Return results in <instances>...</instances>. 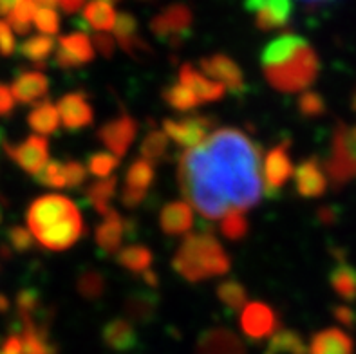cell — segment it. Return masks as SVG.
<instances>
[{"mask_svg":"<svg viewBox=\"0 0 356 354\" xmlns=\"http://www.w3.org/2000/svg\"><path fill=\"white\" fill-rule=\"evenodd\" d=\"M90 42H92V47H96L104 58H113L114 51H116V40L113 36L107 35V33H96Z\"/></svg>","mask_w":356,"mask_h":354,"instance_id":"obj_49","label":"cell"},{"mask_svg":"<svg viewBox=\"0 0 356 354\" xmlns=\"http://www.w3.org/2000/svg\"><path fill=\"white\" fill-rule=\"evenodd\" d=\"M76 289L87 300H98V298L104 296L105 289H107V282H105V277L99 271H96V269H86L78 277Z\"/></svg>","mask_w":356,"mask_h":354,"instance_id":"obj_36","label":"cell"},{"mask_svg":"<svg viewBox=\"0 0 356 354\" xmlns=\"http://www.w3.org/2000/svg\"><path fill=\"white\" fill-rule=\"evenodd\" d=\"M331 284L337 289L340 296L343 298H355L356 296V271L348 268V266H340L331 273Z\"/></svg>","mask_w":356,"mask_h":354,"instance_id":"obj_40","label":"cell"},{"mask_svg":"<svg viewBox=\"0 0 356 354\" xmlns=\"http://www.w3.org/2000/svg\"><path fill=\"white\" fill-rule=\"evenodd\" d=\"M17 49V42H15V33L9 27L6 20H0V54L2 56H11Z\"/></svg>","mask_w":356,"mask_h":354,"instance_id":"obj_48","label":"cell"},{"mask_svg":"<svg viewBox=\"0 0 356 354\" xmlns=\"http://www.w3.org/2000/svg\"><path fill=\"white\" fill-rule=\"evenodd\" d=\"M56 108H58L60 121L71 132L92 125V120H95V111L83 92H69L62 96Z\"/></svg>","mask_w":356,"mask_h":354,"instance_id":"obj_15","label":"cell"},{"mask_svg":"<svg viewBox=\"0 0 356 354\" xmlns=\"http://www.w3.org/2000/svg\"><path fill=\"white\" fill-rule=\"evenodd\" d=\"M289 143H280L271 148L264 159V192L268 198H279L280 190L293 175V163L288 154Z\"/></svg>","mask_w":356,"mask_h":354,"instance_id":"obj_11","label":"cell"},{"mask_svg":"<svg viewBox=\"0 0 356 354\" xmlns=\"http://www.w3.org/2000/svg\"><path fill=\"white\" fill-rule=\"evenodd\" d=\"M172 266L188 282H201L230 271V257L210 232L188 234L177 250Z\"/></svg>","mask_w":356,"mask_h":354,"instance_id":"obj_4","label":"cell"},{"mask_svg":"<svg viewBox=\"0 0 356 354\" xmlns=\"http://www.w3.org/2000/svg\"><path fill=\"white\" fill-rule=\"evenodd\" d=\"M27 123H29V127L35 130L36 134H54L60 127L58 108L54 107L49 99H44V102H40V104L36 105L31 113H29Z\"/></svg>","mask_w":356,"mask_h":354,"instance_id":"obj_26","label":"cell"},{"mask_svg":"<svg viewBox=\"0 0 356 354\" xmlns=\"http://www.w3.org/2000/svg\"><path fill=\"white\" fill-rule=\"evenodd\" d=\"M163 99L167 102V105H170L172 108H176L179 113L192 111L199 105V99L195 98L194 92L186 89L185 86H181V83H172V86L165 87L163 89Z\"/></svg>","mask_w":356,"mask_h":354,"instance_id":"obj_37","label":"cell"},{"mask_svg":"<svg viewBox=\"0 0 356 354\" xmlns=\"http://www.w3.org/2000/svg\"><path fill=\"white\" fill-rule=\"evenodd\" d=\"M27 226L33 239L51 251L69 250L86 234L76 204L56 193L42 195L31 202L27 210Z\"/></svg>","mask_w":356,"mask_h":354,"instance_id":"obj_3","label":"cell"},{"mask_svg":"<svg viewBox=\"0 0 356 354\" xmlns=\"http://www.w3.org/2000/svg\"><path fill=\"white\" fill-rule=\"evenodd\" d=\"M138 129L140 125L134 118L129 114H122L116 120L107 121L105 125L99 127L98 138L111 152L116 154V157H123L129 152L131 145L134 143Z\"/></svg>","mask_w":356,"mask_h":354,"instance_id":"obj_12","label":"cell"},{"mask_svg":"<svg viewBox=\"0 0 356 354\" xmlns=\"http://www.w3.org/2000/svg\"><path fill=\"white\" fill-rule=\"evenodd\" d=\"M24 354H56V349L49 341L47 331L36 323L24 325Z\"/></svg>","mask_w":356,"mask_h":354,"instance_id":"obj_30","label":"cell"},{"mask_svg":"<svg viewBox=\"0 0 356 354\" xmlns=\"http://www.w3.org/2000/svg\"><path fill=\"white\" fill-rule=\"evenodd\" d=\"M298 111L307 118H315L321 116L325 111L324 99L322 96H318L316 92H304L298 99Z\"/></svg>","mask_w":356,"mask_h":354,"instance_id":"obj_45","label":"cell"},{"mask_svg":"<svg viewBox=\"0 0 356 354\" xmlns=\"http://www.w3.org/2000/svg\"><path fill=\"white\" fill-rule=\"evenodd\" d=\"M83 22L87 27H92L96 31L105 33L114 29L116 26V11H114L113 2H105V0H96V2H89L83 8Z\"/></svg>","mask_w":356,"mask_h":354,"instance_id":"obj_25","label":"cell"},{"mask_svg":"<svg viewBox=\"0 0 356 354\" xmlns=\"http://www.w3.org/2000/svg\"><path fill=\"white\" fill-rule=\"evenodd\" d=\"M195 354H246V347L235 332L217 328L199 337Z\"/></svg>","mask_w":356,"mask_h":354,"instance_id":"obj_18","label":"cell"},{"mask_svg":"<svg viewBox=\"0 0 356 354\" xmlns=\"http://www.w3.org/2000/svg\"><path fill=\"white\" fill-rule=\"evenodd\" d=\"M268 353L271 354H307V347L304 346L302 338L295 331L280 329L271 337Z\"/></svg>","mask_w":356,"mask_h":354,"instance_id":"obj_33","label":"cell"},{"mask_svg":"<svg viewBox=\"0 0 356 354\" xmlns=\"http://www.w3.org/2000/svg\"><path fill=\"white\" fill-rule=\"evenodd\" d=\"M0 139H2V130H0Z\"/></svg>","mask_w":356,"mask_h":354,"instance_id":"obj_57","label":"cell"},{"mask_svg":"<svg viewBox=\"0 0 356 354\" xmlns=\"http://www.w3.org/2000/svg\"><path fill=\"white\" fill-rule=\"evenodd\" d=\"M295 186L302 198H318L325 192L327 181L316 159H307L298 166L295 172Z\"/></svg>","mask_w":356,"mask_h":354,"instance_id":"obj_23","label":"cell"},{"mask_svg":"<svg viewBox=\"0 0 356 354\" xmlns=\"http://www.w3.org/2000/svg\"><path fill=\"white\" fill-rule=\"evenodd\" d=\"M102 338L105 346L116 353H127L138 346V332L127 319L108 320L102 329Z\"/></svg>","mask_w":356,"mask_h":354,"instance_id":"obj_22","label":"cell"},{"mask_svg":"<svg viewBox=\"0 0 356 354\" xmlns=\"http://www.w3.org/2000/svg\"><path fill=\"white\" fill-rule=\"evenodd\" d=\"M40 309V293L35 287H24L17 295V311L18 319L22 320L24 325L35 323V316Z\"/></svg>","mask_w":356,"mask_h":354,"instance_id":"obj_38","label":"cell"},{"mask_svg":"<svg viewBox=\"0 0 356 354\" xmlns=\"http://www.w3.org/2000/svg\"><path fill=\"white\" fill-rule=\"evenodd\" d=\"M244 9L255 15V26L261 31H275L289 24L293 15V4L288 0H252Z\"/></svg>","mask_w":356,"mask_h":354,"instance_id":"obj_13","label":"cell"},{"mask_svg":"<svg viewBox=\"0 0 356 354\" xmlns=\"http://www.w3.org/2000/svg\"><path fill=\"white\" fill-rule=\"evenodd\" d=\"M154 165L145 159H136L125 175V188L138 190V192H145L150 188V184L154 183Z\"/></svg>","mask_w":356,"mask_h":354,"instance_id":"obj_32","label":"cell"},{"mask_svg":"<svg viewBox=\"0 0 356 354\" xmlns=\"http://www.w3.org/2000/svg\"><path fill=\"white\" fill-rule=\"evenodd\" d=\"M264 77L280 92H298L312 86L318 74V56L309 42L293 33H284L262 49Z\"/></svg>","mask_w":356,"mask_h":354,"instance_id":"obj_2","label":"cell"},{"mask_svg":"<svg viewBox=\"0 0 356 354\" xmlns=\"http://www.w3.org/2000/svg\"><path fill=\"white\" fill-rule=\"evenodd\" d=\"M114 35H116L118 44L125 45L138 38V20L132 13H120L114 26Z\"/></svg>","mask_w":356,"mask_h":354,"instance_id":"obj_43","label":"cell"},{"mask_svg":"<svg viewBox=\"0 0 356 354\" xmlns=\"http://www.w3.org/2000/svg\"><path fill=\"white\" fill-rule=\"evenodd\" d=\"M4 150L26 174L38 175L49 163V141L44 136H29L22 143H4Z\"/></svg>","mask_w":356,"mask_h":354,"instance_id":"obj_7","label":"cell"},{"mask_svg":"<svg viewBox=\"0 0 356 354\" xmlns=\"http://www.w3.org/2000/svg\"><path fill=\"white\" fill-rule=\"evenodd\" d=\"M120 165V157H116L111 152H95L90 154L89 159H87V166H89V172L96 177H105L107 179L111 172Z\"/></svg>","mask_w":356,"mask_h":354,"instance_id":"obj_41","label":"cell"},{"mask_svg":"<svg viewBox=\"0 0 356 354\" xmlns=\"http://www.w3.org/2000/svg\"><path fill=\"white\" fill-rule=\"evenodd\" d=\"M15 111V98L13 92L8 86L0 83V116L6 118Z\"/></svg>","mask_w":356,"mask_h":354,"instance_id":"obj_50","label":"cell"},{"mask_svg":"<svg viewBox=\"0 0 356 354\" xmlns=\"http://www.w3.org/2000/svg\"><path fill=\"white\" fill-rule=\"evenodd\" d=\"M241 329L250 340L259 341L273 337L279 329V316L264 302H250L241 314Z\"/></svg>","mask_w":356,"mask_h":354,"instance_id":"obj_10","label":"cell"},{"mask_svg":"<svg viewBox=\"0 0 356 354\" xmlns=\"http://www.w3.org/2000/svg\"><path fill=\"white\" fill-rule=\"evenodd\" d=\"M15 2L11 0H6V2H0V15H9L11 13V9H13Z\"/></svg>","mask_w":356,"mask_h":354,"instance_id":"obj_55","label":"cell"},{"mask_svg":"<svg viewBox=\"0 0 356 354\" xmlns=\"http://www.w3.org/2000/svg\"><path fill=\"white\" fill-rule=\"evenodd\" d=\"M217 298L230 311H239L244 309L246 304H248V291L239 280L228 278V280L217 286Z\"/></svg>","mask_w":356,"mask_h":354,"instance_id":"obj_31","label":"cell"},{"mask_svg":"<svg viewBox=\"0 0 356 354\" xmlns=\"http://www.w3.org/2000/svg\"><path fill=\"white\" fill-rule=\"evenodd\" d=\"M33 22L38 31L44 33V36H53L60 31V15L56 13V9L38 8Z\"/></svg>","mask_w":356,"mask_h":354,"instance_id":"obj_44","label":"cell"},{"mask_svg":"<svg viewBox=\"0 0 356 354\" xmlns=\"http://www.w3.org/2000/svg\"><path fill=\"white\" fill-rule=\"evenodd\" d=\"M0 354H2V353H0Z\"/></svg>","mask_w":356,"mask_h":354,"instance_id":"obj_58","label":"cell"},{"mask_svg":"<svg viewBox=\"0 0 356 354\" xmlns=\"http://www.w3.org/2000/svg\"><path fill=\"white\" fill-rule=\"evenodd\" d=\"M262 150L237 129H219L179 157L177 179L186 201L207 219L259 204L264 190Z\"/></svg>","mask_w":356,"mask_h":354,"instance_id":"obj_1","label":"cell"},{"mask_svg":"<svg viewBox=\"0 0 356 354\" xmlns=\"http://www.w3.org/2000/svg\"><path fill=\"white\" fill-rule=\"evenodd\" d=\"M125 235V219L116 210H111L104 217V223L96 228V244L104 255L111 257L120 251Z\"/></svg>","mask_w":356,"mask_h":354,"instance_id":"obj_21","label":"cell"},{"mask_svg":"<svg viewBox=\"0 0 356 354\" xmlns=\"http://www.w3.org/2000/svg\"><path fill=\"white\" fill-rule=\"evenodd\" d=\"M63 172H65V184L69 188H80L81 184L86 183L87 170L81 163L74 161V159L63 163Z\"/></svg>","mask_w":356,"mask_h":354,"instance_id":"obj_46","label":"cell"},{"mask_svg":"<svg viewBox=\"0 0 356 354\" xmlns=\"http://www.w3.org/2000/svg\"><path fill=\"white\" fill-rule=\"evenodd\" d=\"M159 226L167 235H188L194 226V214L188 202L174 201L168 202L159 211Z\"/></svg>","mask_w":356,"mask_h":354,"instance_id":"obj_20","label":"cell"},{"mask_svg":"<svg viewBox=\"0 0 356 354\" xmlns=\"http://www.w3.org/2000/svg\"><path fill=\"white\" fill-rule=\"evenodd\" d=\"M145 192H138V190H131V188H123L122 192V202L125 204L127 208H136L140 207L141 202L145 201Z\"/></svg>","mask_w":356,"mask_h":354,"instance_id":"obj_52","label":"cell"},{"mask_svg":"<svg viewBox=\"0 0 356 354\" xmlns=\"http://www.w3.org/2000/svg\"><path fill=\"white\" fill-rule=\"evenodd\" d=\"M327 170L337 183H342L351 175H356V127L339 129L334 136L333 154L327 161Z\"/></svg>","mask_w":356,"mask_h":354,"instance_id":"obj_8","label":"cell"},{"mask_svg":"<svg viewBox=\"0 0 356 354\" xmlns=\"http://www.w3.org/2000/svg\"><path fill=\"white\" fill-rule=\"evenodd\" d=\"M141 278H143V282L147 284V287H149V289H158V284H159V278H158V275L154 273V271H145L143 275H141Z\"/></svg>","mask_w":356,"mask_h":354,"instance_id":"obj_54","label":"cell"},{"mask_svg":"<svg viewBox=\"0 0 356 354\" xmlns=\"http://www.w3.org/2000/svg\"><path fill=\"white\" fill-rule=\"evenodd\" d=\"M54 42L53 36H44V35H36L31 36V38H27L20 44L18 47V53L22 58L31 60L33 63H36L38 67H44L45 60L49 58L51 54L54 51Z\"/></svg>","mask_w":356,"mask_h":354,"instance_id":"obj_28","label":"cell"},{"mask_svg":"<svg viewBox=\"0 0 356 354\" xmlns=\"http://www.w3.org/2000/svg\"><path fill=\"white\" fill-rule=\"evenodd\" d=\"M192 11L185 4H172L150 20V29L170 47H181L192 35Z\"/></svg>","mask_w":356,"mask_h":354,"instance_id":"obj_5","label":"cell"},{"mask_svg":"<svg viewBox=\"0 0 356 354\" xmlns=\"http://www.w3.org/2000/svg\"><path fill=\"white\" fill-rule=\"evenodd\" d=\"M213 127H216V120L208 116H199V114H192V116L181 118V120L163 121L165 136L179 147H185L188 150L203 143L204 139L210 136V130Z\"/></svg>","mask_w":356,"mask_h":354,"instance_id":"obj_6","label":"cell"},{"mask_svg":"<svg viewBox=\"0 0 356 354\" xmlns=\"http://www.w3.org/2000/svg\"><path fill=\"white\" fill-rule=\"evenodd\" d=\"M8 239L9 244L18 253H24V251L31 250L33 246V235L31 232H27L22 226H13V228L8 230Z\"/></svg>","mask_w":356,"mask_h":354,"instance_id":"obj_47","label":"cell"},{"mask_svg":"<svg viewBox=\"0 0 356 354\" xmlns=\"http://www.w3.org/2000/svg\"><path fill=\"white\" fill-rule=\"evenodd\" d=\"M158 293L156 289H134L123 302V313L131 323H150L158 311Z\"/></svg>","mask_w":356,"mask_h":354,"instance_id":"obj_17","label":"cell"},{"mask_svg":"<svg viewBox=\"0 0 356 354\" xmlns=\"http://www.w3.org/2000/svg\"><path fill=\"white\" fill-rule=\"evenodd\" d=\"M95 58V47L87 36V33H71L62 36L58 40V51L54 54V63L60 69H76L83 63L92 62Z\"/></svg>","mask_w":356,"mask_h":354,"instance_id":"obj_14","label":"cell"},{"mask_svg":"<svg viewBox=\"0 0 356 354\" xmlns=\"http://www.w3.org/2000/svg\"><path fill=\"white\" fill-rule=\"evenodd\" d=\"M221 232L230 241H241L248 235L250 223L243 211H230L221 220Z\"/></svg>","mask_w":356,"mask_h":354,"instance_id":"obj_39","label":"cell"},{"mask_svg":"<svg viewBox=\"0 0 356 354\" xmlns=\"http://www.w3.org/2000/svg\"><path fill=\"white\" fill-rule=\"evenodd\" d=\"M116 260L122 268L129 269V271L136 275H143L145 271H149L154 255L152 251L147 246H143V244L141 246L140 244H134V246H125L118 251Z\"/></svg>","mask_w":356,"mask_h":354,"instance_id":"obj_27","label":"cell"},{"mask_svg":"<svg viewBox=\"0 0 356 354\" xmlns=\"http://www.w3.org/2000/svg\"><path fill=\"white\" fill-rule=\"evenodd\" d=\"M2 354H24V341L22 338L17 337V335H9L8 338L2 344Z\"/></svg>","mask_w":356,"mask_h":354,"instance_id":"obj_51","label":"cell"},{"mask_svg":"<svg viewBox=\"0 0 356 354\" xmlns=\"http://www.w3.org/2000/svg\"><path fill=\"white\" fill-rule=\"evenodd\" d=\"M9 307H11V302L8 300V296L0 293V313H8Z\"/></svg>","mask_w":356,"mask_h":354,"instance_id":"obj_56","label":"cell"},{"mask_svg":"<svg viewBox=\"0 0 356 354\" xmlns=\"http://www.w3.org/2000/svg\"><path fill=\"white\" fill-rule=\"evenodd\" d=\"M36 2H31V0H20V2H15L11 13L8 15V24L9 27L13 29L18 35H27L31 31V22L35 18Z\"/></svg>","mask_w":356,"mask_h":354,"instance_id":"obj_34","label":"cell"},{"mask_svg":"<svg viewBox=\"0 0 356 354\" xmlns=\"http://www.w3.org/2000/svg\"><path fill=\"white\" fill-rule=\"evenodd\" d=\"M116 184L118 179L113 175V177H107V179L104 181L92 183L89 188H87V201L90 202V207L95 208L102 217H105L108 211L113 210L111 204H108V201H111V199L114 198V193H116Z\"/></svg>","mask_w":356,"mask_h":354,"instance_id":"obj_29","label":"cell"},{"mask_svg":"<svg viewBox=\"0 0 356 354\" xmlns=\"http://www.w3.org/2000/svg\"><path fill=\"white\" fill-rule=\"evenodd\" d=\"M312 354H353V340L340 329L316 332L309 346Z\"/></svg>","mask_w":356,"mask_h":354,"instance_id":"obj_24","label":"cell"},{"mask_svg":"<svg viewBox=\"0 0 356 354\" xmlns=\"http://www.w3.org/2000/svg\"><path fill=\"white\" fill-rule=\"evenodd\" d=\"M199 67L204 77L216 78L217 83H221L225 89H228L234 96H243L246 90L244 83V74L235 60H232L226 54H212L199 62Z\"/></svg>","mask_w":356,"mask_h":354,"instance_id":"obj_9","label":"cell"},{"mask_svg":"<svg viewBox=\"0 0 356 354\" xmlns=\"http://www.w3.org/2000/svg\"><path fill=\"white\" fill-rule=\"evenodd\" d=\"M58 8L62 9L63 13H76L78 9L83 8V4H81L80 0H63V2H58Z\"/></svg>","mask_w":356,"mask_h":354,"instance_id":"obj_53","label":"cell"},{"mask_svg":"<svg viewBox=\"0 0 356 354\" xmlns=\"http://www.w3.org/2000/svg\"><path fill=\"white\" fill-rule=\"evenodd\" d=\"M167 150H168V138L165 136V132L161 130L152 129L149 134L145 136L143 141H141V148L140 152L143 156L145 161L149 163H158L161 159L167 157Z\"/></svg>","mask_w":356,"mask_h":354,"instance_id":"obj_35","label":"cell"},{"mask_svg":"<svg viewBox=\"0 0 356 354\" xmlns=\"http://www.w3.org/2000/svg\"><path fill=\"white\" fill-rule=\"evenodd\" d=\"M179 83L194 92L195 98L199 99V104L217 102V99H221L226 92V89L221 83H217V81L207 78L203 72L195 71L190 63L181 65Z\"/></svg>","mask_w":356,"mask_h":354,"instance_id":"obj_19","label":"cell"},{"mask_svg":"<svg viewBox=\"0 0 356 354\" xmlns=\"http://www.w3.org/2000/svg\"><path fill=\"white\" fill-rule=\"evenodd\" d=\"M36 181L42 186L47 188H65V172H63V163L49 161L44 166V170L36 175Z\"/></svg>","mask_w":356,"mask_h":354,"instance_id":"obj_42","label":"cell"},{"mask_svg":"<svg viewBox=\"0 0 356 354\" xmlns=\"http://www.w3.org/2000/svg\"><path fill=\"white\" fill-rule=\"evenodd\" d=\"M49 90V78L42 71H22L15 78L11 92L15 102L22 105H35L47 96Z\"/></svg>","mask_w":356,"mask_h":354,"instance_id":"obj_16","label":"cell"}]
</instances>
